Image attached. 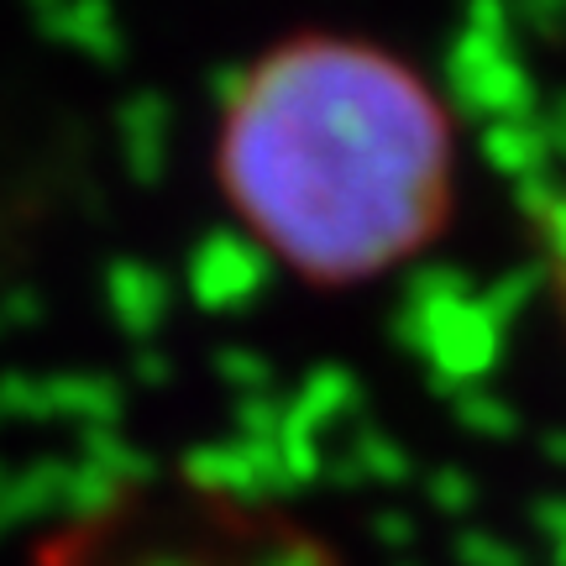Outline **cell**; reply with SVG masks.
I'll return each mask as SVG.
<instances>
[{"label":"cell","mask_w":566,"mask_h":566,"mask_svg":"<svg viewBox=\"0 0 566 566\" xmlns=\"http://www.w3.org/2000/svg\"><path fill=\"white\" fill-rule=\"evenodd\" d=\"M216 184L283 268L342 289L441 237L457 200V137L409 63L315 32L273 42L226 95Z\"/></svg>","instance_id":"cell-1"},{"label":"cell","mask_w":566,"mask_h":566,"mask_svg":"<svg viewBox=\"0 0 566 566\" xmlns=\"http://www.w3.org/2000/svg\"><path fill=\"white\" fill-rule=\"evenodd\" d=\"M27 566H336L289 514L184 472L95 493L27 546Z\"/></svg>","instance_id":"cell-2"}]
</instances>
